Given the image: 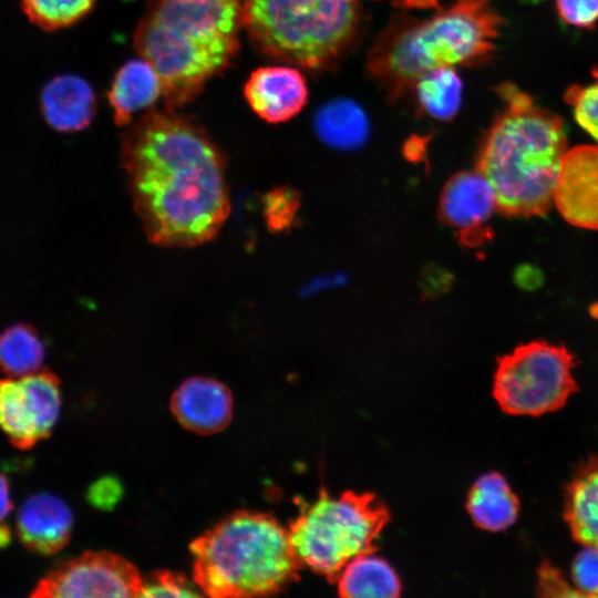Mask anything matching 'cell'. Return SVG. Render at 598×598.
<instances>
[{
  "instance_id": "6da1fadb",
  "label": "cell",
  "mask_w": 598,
  "mask_h": 598,
  "mask_svg": "<svg viewBox=\"0 0 598 598\" xmlns=\"http://www.w3.org/2000/svg\"><path fill=\"white\" fill-rule=\"evenodd\" d=\"M121 163L148 240L169 248L213 240L230 212L226 159L174 109H151L121 136Z\"/></svg>"
},
{
  "instance_id": "7a4b0ae2",
  "label": "cell",
  "mask_w": 598,
  "mask_h": 598,
  "mask_svg": "<svg viewBox=\"0 0 598 598\" xmlns=\"http://www.w3.org/2000/svg\"><path fill=\"white\" fill-rule=\"evenodd\" d=\"M241 29V0L147 2L134 45L157 72L166 107L189 103L233 63Z\"/></svg>"
},
{
  "instance_id": "3957f363",
  "label": "cell",
  "mask_w": 598,
  "mask_h": 598,
  "mask_svg": "<svg viewBox=\"0 0 598 598\" xmlns=\"http://www.w3.org/2000/svg\"><path fill=\"white\" fill-rule=\"evenodd\" d=\"M496 93L503 106L483 136L476 168L504 215L542 216L554 203L568 150L564 121L513 83L499 84Z\"/></svg>"
},
{
  "instance_id": "277c9868",
  "label": "cell",
  "mask_w": 598,
  "mask_h": 598,
  "mask_svg": "<svg viewBox=\"0 0 598 598\" xmlns=\"http://www.w3.org/2000/svg\"><path fill=\"white\" fill-rule=\"evenodd\" d=\"M503 24L491 0H456L426 19L395 14L368 52V73L395 102L431 70L492 58Z\"/></svg>"
},
{
  "instance_id": "5b68a950",
  "label": "cell",
  "mask_w": 598,
  "mask_h": 598,
  "mask_svg": "<svg viewBox=\"0 0 598 598\" xmlns=\"http://www.w3.org/2000/svg\"><path fill=\"white\" fill-rule=\"evenodd\" d=\"M195 585L209 597L280 592L299 578L301 563L288 529L271 515L236 512L189 546Z\"/></svg>"
},
{
  "instance_id": "8992f818",
  "label": "cell",
  "mask_w": 598,
  "mask_h": 598,
  "mask_svg": "<svg viewBox=\"0 0 598 598\" xmlns=\"http://www.w3.org/2000/svg\"><path fill=\"white\" fill-rule=\"evenodd\" d=\"M359 0H244L243 28L261 54L322 71L350 49L360 25Z\"/></svg>"
},
{
  "instance_id": "52a82bcc",
  "label": "cell",
  "mask_w": 598,
  "mask_h": 598,
  "mask_svg": "<svg viewBox=\"0 0 598 598\" xmlns=\"http://www.w3.org/2000/svg\"><path fill=\"white\" fill-rule=\"evenodd\" d=\"M389 520V511L374 494L347 491L330 496L321 488L288 533L301 565L336 584L349 561L375 550V539Z\"/></svg>"
},
{
  "instance_id": "ba28073f",
  "label": "cell",
  "mask_w": 598,
  "mask_h": 598,
  "mask_svg": "<svg viewBox=\"0 0 598 598\" xmlns=\"http://www.w3.org/2000/svg\"><path fill=\"white\" fill-rule=\"evenodd\" d=\"M575 357L567 348L532 341L498 359L493 395L512 415L538 416L559 410L578 391Z\"/></svg>"
},
{
  "instance_id": "9c48e42d",
  "label": "cell",
  "mask_w": 598,
  "mask_h": 598,
  "mask_svg": "<svg viewBox=\"0 0 598 598\" xmlns=\"http://www.w3.org/2000/svg\"><path fill=\"white\" fill-rule=\"evenodd\" d=\"M61 410L59 378L49 370L0 379V429L19 450L52 432Z\"/></svg>"
},
{
  "instance_id": "30bf717a",
  "label": "cell",
  "mask_w": 598,
  "mask_h": 598,
  "mask_svg": "<svg viewBox=\"0 0 598 598\" xmlns=\"http://www.w3.org/2000/svg\"><path fill=\"white\" fill-rule=\"evenodd\" d=\"M142 580L125 558L104 550L85 551L51 569L30 597H136Z\"/></svg>"
},
{
  "instance_id": "8fae6325",
  "label": "cell",
  "mask_w": 598,
  "mask_h": 598,
  "mask_svg": "<svg viewBox=\"0 0 598 598\" xmlns=\"http://www.w3.org/2000/svg\"><path fill=\"white\" fill-rule=\"evenodd\" d=\"M496 209V196L488 181L478 171L461 172L442 190L439 217L458 230L463 244L474 247L491 237L484 226Z\"/></svg>"
},
{
  "instance_id": "7c38bea8",
  "label": "cell",
  "mask_w": 598,
  "mask_h": 598,
  "mask_svg": "<svg viewBox=\"0 0 598 598\" xmlns=\"http://www.w3.org/2000/svg\"><path fill=\"white\" fill-rule=\"evenodd\" d=\"M554 203L569 224L598 229V145H578L567 150Z\"/></svg>"
},
{
  "instance_id": "4fadbf2b",
  "label": "cell",
  "mask_w": 598,
  "mask_h": 598,
  "mask_svg": "<svg viewBox=\"0 0 598 598\" xmlns=\"http://www.w3.org/2000/svg\"><path fill=\"white\" fill-rule=\"evenodd\" d=\"M250 109L269 123H282L296 116L307 104L308 85L303 74L290 65L255 70L244 86Z\"/></svg>"
},
{
  "instance_id": "5bb4252c",
  "label": "cell",
  "mask_w": 598,
  "mask_h": 598,
  "mask_svg": "<svg viewBox=\"0 0 598 598\" xmlns=\"http://www.w3.org/2000/svg\"><path fill=\"white\" fill-rule=\"evenodd\" d=\"M171 410L186 430L210 435L224 430L231 421V392L215 379L189 378L174 391Z\"/></svg>"
},
{
  "instance_id": "9a60e30c",
  "label": "cell",
  "mask_w": 598,
  "mask_h": 598,
  "mask_svg": "<svg viewBox=\"0 0 598 598\" xmlns=\"http://www.w3.org/2000/svg\"><path fill=\"white\" fill-rule=\"evenodd\" d=\"M73 515L69 505L50 493L27 498L17 515V533L21 543L41 555H53L69 542Z\"/></svg>"
},
{
  "instance_id": "2e32d148",
  "label": "cell",
  "mask_w": 598,
  "mask_h": 598,
  "mask_svg": "<svg viewBox=\"0 0 598 598\" xmlns=\"http://www.w3.org/2000/svg\"><path fill=\"white\" fill-rule=\"evenodd\" d=\"M41 111L48 124L62 133L86 128L95 114L96 100L91 85L74 74L58 75L41 91Z\"/></svg>"
},
{
  "instance_id": "e0dca14e",
  "label": "cell",
  "mask_w": 598,
  "mask_h": 598,
  "mask_svg": "<svg viewBox=\"0 0 598 598\" xmlns=\"http://www.w3.org/2000/svg\"><path fill=\"white\" fill-rule=\"evenodd\" d=\"M162 95V83L150 62L133 59L123 64L114 76L109 102L118 126L130 125L135 113L151 109Z\"/></svg>"
},
{
  "instance_id": "ac0fdd59",
  "label": "cell",
  "mask_w": 598,
  "mask_h": 598,
  "mask_svg": "<svg viewBox=\"0 0 598 598\" xmlns=\"http://www.w3.org/2000/svg\"><path fill=\"white\" fill-rule=\"evenodd\" d=\"M564 516L573 537L598 548V456L581 463L566 487Z\"/></svg>"
},
{
  "instance_id": "d6986e66",
  "label": "cell",
  "mask_w": 598,
  "mask_h": 598,
  "mask_svg": "<svg viewBox=\"0 0 598 598\" xmlns=\"http://www.w3.org/2000/svg\"><path fill=\"white\" fill-rule=\"evenodd\" d=\"M466 508L478 528L496 533L507 529L516 522L519 499L502 474L488 472L472 485Z\"/></svg>"
},
{
  "instance_id": "ffe728a7",
  "label": "cell",
  "mask_w": 598,
  "mask_h": 598,
  "mask_svg": "<svg viewBox=\"0 0 598 598\" xmlns=\"http://www.w3.org/2000/svg\"><path fill=\"white\" fill-rule=\"evenodd\" d=\"M318 137L328 146L352 151L362 146L370 133V123L362 107L349 99H334L315 115Z\"/></svg>"
},
{
  "instance_id": "44dd1931",
  "label": "cell",
  "mask_w": 598,
  "mask_h": 598,
  "mask_svg": "<svg viewBox=\"0 0 598 598\" xmlns=\"http://www.w3.org/2000/svg\"><path fill=\"white\" fill-rule=\"evenodd\" d=\"M336 584L342 597H398L402 589L394 569L373 553L349 561Z\"/></svg>"
},
{
  "instance_id": "7402d4cb",
  "label": "cell",
  "mask_w": 598,
  "mask_h": 598,
  "mask_svg": "<svg viewBox=\"0 0 598 598\" xmlns=\"http://www.w3.org/2000/svg\"><path fill=\"white\" fill-rule=\"evenodd\" d=\"M412 91L422 114L437 121H451L462 103L463 83L455 68L444 66L423 74Z\"/></svg>"
},
{
  "instance_id": "603a6c76",
  "label": "cell",
  "mask_w": 598,
  "mask_h": 598,
  "mask_svg": "<svg viewBox=\"0 0 598 598\" xmlns=\"http://www.w3.org/2000/svg\"><path fill=\"white\" fill-rule=\"evenodd\" d=\"M45 348L38 331L30 324L17 323L0 333V370L17 378L42 369Z\"/></svg>"
},
{
  "instance_id": "cb8c5ba5",
  "label": "cell",
  "mask_w": 598,
  "mask_h": 598,
  "mask_svg": "<svg viewBox=\"0 0 598 598\" xmlns=\"http://www.w3.org/2000/svg\"><path fill=\"white\" fill-rule=\"evenodd\" d=\"M95 0H21L29 20L47 31L76 23L91 12Z\"/></svg>"
},
{
  "instance_id": "d4e9b609",
  "label": "cell",
  "mask_w": 598,
  "mask_h": 598,
  "mask_svg": "<svg viewBox=\"0 0 598 598\" xmlns=\"http://www.w3.org/2000/svg\"><path fill=\"white\" fill-rule=\"evenodd\" d=\"M594 82L571 85L564 94L577 123L598 143V66L592 69Z\"/></svg>"
},
{
  "instance_id": "484cf974",
  "label": "cell",
  "mask_w": 598,
  "mask_h": 598,
  "mask_svg": "<svg viewBox=\"0 0 598 598\" xmlns=\"http://www.w3.org/2000/svg\"><path fill=\"white\" fill-rule=\"evenodd\" d=\"M299 194L289 187L268 192L262 199V215L271 231H281L292 225L299 208Z\"/></svg>"
},
{
  "instance_id": "4316f807",
  "label": "cell",
  "mask_w": 598,
  "mask_h": 598,
  "mask_svg": "<svg viewBox=\"0 0 598 598\" xmlns=\"http://www.w3.org/2000/svg\"><path fill=\"white\" fill-rule=\"evenodd\" d=\"M197 589L184 575L162 570L142 580L138 597H194L200 595Z\"/></svg>"
},
{
  "instance_id": "83f0119b",
  "label": "cell",
  "mask_w": 598,
  "mask_h": 598,
  "mask_svg": "<svg viewBox=\"0 0 598 598\" xmlns=\"http://www.w3.org/2000/svg\"><path fill=\"white\" fill-rule=\"evenodd\" d=\"M571 584L580 597H598V548L584 546L571 563Z\"/></svg>"
},
{
  "instance_id": "f1b7e54d",
  "label": "cell",
  "mask_w": 598,
  "mask_h": 598,
  "mask_svg": "<svg viewBox=\"0 0 598 598\" xmlns=\"http://www.w3.org/2000/svg\"><path fill=\"white\" fill-rule=\"evenodd\" d=\"M560 19L574 27L589 29L598 21V0H555Z\"/></svg>"
},
{
  "instance_id": "f546056e",
  "label": "cell",
  "mask_w": 598,
  "mask_h": 598,
  "mask_svg": "<svg viewBox=\"0 0 598 598\" xmlns=\"http://www.w3.org/2000/svg\"><path fill=\"white\" fill-rule=\"evenodd\" d=\"M537 591L545 597H578L579 594L564 577L563 573L548 561L538 569Z\"/></svg>"
},
{
  "instance_id": "4dcf8cb0",
  "label": "cell",
  "mask_w": 598,
  "mask_h": 598,
  "mask_svg": "<svg viewBox=\"0 0 598 598\" xmlns=\"http://www.w3.org/2000/svg\"><path fill=\"white\" fill-rule=\"evenodd\" d=\"M12 509L9 483L4 475L0 473V524Z\"/></svg>"
},
{
  "instance_id": "1f68e13d",
  "label": "cell",
  "mask_w": 598,
  "mask_h": 598,
  "mask_svg": "<svg viewBox=\"0 0 598 598\" xmlns=\"http://www.w3.org/2000/svg\"><path fill=\"white\" fill-rule=\"evenodd\" d=\"M406 8H437L439 0H396Z\"/></svg>"
},
{
  "instance_id": "d6a6232c",
  "label": "cell",
  "mask_w": 598,
  "mask_h": 598,
  "mask_svg": "<svg viewBox=\"0 0 598 598\" xmlns=\"http://www.w3.org/2000/svg\"><path fill=\"white\" fill-rule=\"evenodd\" d=\"M11 540V532L8 526L0 524V547L7 546Z\"/></svg>"
}]
</instances>
